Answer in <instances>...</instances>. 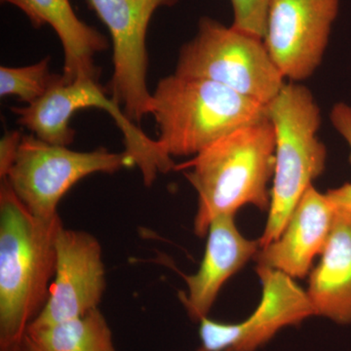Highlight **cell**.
Listing matches in <instances>:
<instances>
[{
    "mask_svg": "<svg viewBox=\"0 0 351 351\" xmlns=\"http://www.w3.org/2000/svg\"><path fill=\"white\" fill-rule=\"evenodd\" d=\"M60 216L38 218L6 180L0 186V351L20 346L45 306L56 274Z\"/></svg>",
    "mask_w": 351,
    "mask_h": 351,
    "instance_id": "cell-1",
    "label": "cell"
},
{
    "mask_svg": "<svg viewBox=\"0 0 351 351\" xmlns=\"http://www.w3.org/2000/svg\"><path fill=\"white\" fill-rule=\"evenodd\" d=\"M276 165V132L269 117L219 138L186 162L176 165L197 193L193 230L205 237L210 223L253 205L269 211Z\"/></svg>",
    "mask_w": 351,
    "mask_h": 351,
    "instance_id": "cell-2",
    "label": "cell"
},
{
    "mask_svg": "<svg viewBox=\"0 0 351 351\" xmlns=\"http://www.w3.org/2000/svg\"><path fill=\"white\" fill-rule=\"evenodd\" d=\"M152 95L157 142L171 157H193L219 138L267 117L265 106L204 78L174 73L159 80Z\"/></svg>",
    "mask_w": 351,
    "mask_h": 351,
    "instance_id": "cell-3",
    "label": "cell"
},
{
    "mask_svg": "<svg viewBox=\"0 0 351 351\" xmlns=\"http://www.w3.org/2000/svg\"><path fill=\"white\" fill-rule=\"evenodd\" d=\"M265 108L276 132V165L261 248L280 235L302 196L324 172L327 160L326 147L318 138L320 108L309 89L299 82L285 83Z\"/></svg>",
    "mask_w": 351,
    "mask_h": 351,
    "instance_id": "cell-4",
    "label": "cell"
},
{
    "mask_svg": "<svg viewBox=\"0 0 351 351\" xmlns=\"http://www.w3.org/2000/svg\"><path fill=\"white\" fill-rule=\"evenodd\" d=\"M175 75L204 78L267 106L285 78L263 39L202 17L193 39L180 50Z\"/></svg>",
    "mask_w": 351,
    "mask_h": 351,
    "instance_id": "cell-5",
    "label": "cell"
},
{
    "mask_svg": "<svg viewBox=\"0 0 351 351\" xmlns=\"http://www.w3.org/2000/svg\"><path fill=\"white\" fill-rule=\"evenodd\" d=\"M134 166L125 151L112 152L99 147L92 152H75L27 135L23 136L5 180L32 215L49 219L59 216L60 201L76 182L95 173L113 174Z\"/></svg>",
    "mask_w": 351,
    "mask_h": 351,
    "instance_id": "cell-6",
    "label": "cell"
},
{
    "mask_svg": "<svg viewBox=\"0 0 351 351\" xmlns=\"http://www.w3.org/2000/svg\"><path fill=\"white\" fill-rule=\"evenodd\" d=\"M179 0H86L107 27L112 41V99L135 124L152 113L147 83V32L157 9Z\"/></svg>",
    "mask_w": 351,
    "mask_h": 351,
    "instance_id": "cell-7",
    "label": "cell"
},
{
    "mask_svg": "<svg viewBox=\"0 0 351 351\" xmlns=\"http://www.w3.org/2000/svg\"><path fill=\"white\" fill-rule=\"evenodd\" d=\"M96 108L107 112L123 134L125 151L138 163L149 160L156 152L152 140L127 119L123 110L108 98L99 80H77L64 82L63 75H55L46 93L25 107H12L17 122L43 142L56 145L73 144L75 131L69 126L71 117L84 108Z\"/></svg>",
    "mask_w": 351,
    "mask_h": 351,
    "instance_id": "cell-8",
    "label": "cell"
},
{
    "mask_svg": "<svg viewBox=\"0 0 351 351\" xmlns=\"http://www.w3.org/2000/svg\"><path fill=\"white\" fill-rule=\"evenodd\" d=\"M339 0H270L263 43L285 80H306L320 66Z\"/></svg>",
    "mask_w": 351,
    "mask_h": 351,
    "instance_id": "cell-9",
    "label": "cell"
},
{
    "mask_svg": "<svg viewBox=\"0 0 351 351\" xmlns=\"http://www.w3.org/2000/svg\"><path fill=\"white\" fill-rule=\"evenodd\" d=\"M57 265L49 298L29 326L55 324L99 308L107 288L99 240L64 226L56 240Z\"/></svg>",
    "mask_w": 351,
    "mask_h": 351,
    "instance_id": "cell-10",
    "label": "cell"
},
{
    "mask_svg": "<svg viewBox=\"0 0 351 351\" xmlns=\"http://www.w3.org/2000/svg\"><path fill=\"white\" fill-rule=\"evenodd\" d=\"M339 209L327 193L313 186L298 202L285 228L276 240L261 248L257 265L279 270L292 278H304L320 256L328 240Z\"/></svg>",
    "mask_w": 351,
    "mask_h": 351,
    "instance_id": "cell-11",
    "label": "cell"
},
{
    "mask_svg": "<svg viewBox=\"0 0 351 351\" xmlns=\"http://www.w3.org/2000/svg\"><path fill=\"white\" fill-rule=\"evenodd\" d=\"M206 237L199 269L193 276H184L188 293L180 295L189 317L195 323L208 317L223 284L255 258L261 249L258 239L241 234L232 215L214 219Z\"/></svg>",
    "mask_w": 351,
    "mask_h": 351,
    "instance_id": "cell-12",
    "label": "cell"
},
{
    "mask_svg": "<svg viewBox=\"0 0 351 351\" xmlns=\"http://www.w3.org/2000/svg\"><path fill=\"white\" fill-rule=\"evenodd\" d=\"M262 298L249 317L232 323L234 343L228 351H258L284 328L295 326L315 315L306 291L294 278L270 267H256Z\"/></svg>",
    "mask_w": 351,
    "mask_h": 351,
    "instance_id": "cell-13",
    "label": "cell"
},
{
    "mask_svg": "<svg viewBox=\"0 0 351 351\" xmlns=\"http://www.w3.org/2000/svg\"><path fill=\"white\" fill-rule=\"evenodd\" d=\"M17 7L36 29L50 25L63 45L64 82L99 80L100 69L94 63L97 53L108 49L103 34L76 15L69 0H1Z\"/></svg>",
    "mask_w": 351,
    "mask_h": 351,
    "instance_id": "cell-14",
    "label": "cell"
},
{
    "mask_svg": "<svg viewBox=\"0 0 351 351\" xmlns=\"http://www.w3.org/2000/svg\"><path fill=\"white\" fill-rule=\"evenodd\" d=\"M320 256L306 290L314 313L337 324H351V214L339 210Z\"/></svg>",
    "mask_w": 351,
    "mask_h": 351,
    "instance_id": "cell-15",
    "label": "cell"
},
{
    "mask_svg": "<svg viewBox=\"0 0 351 351\" xmlns=\"http://www.w3.org/2000/svg\"><path fill=\"white\" fill-rule=\"evenodd\" d=\"M23 351H117L112 328L100 308L47 326L27 327Z\"/></svg>",
    "mask_w": 351,
    "mask_h": 351,
    "instance_id": "cell-16",
    "label": "cell"
},
{
    "mask_svg": "<svg viewBox=\"0 0 351 351\" xmlns=\"http://www.w3.org/2000/svg\"><path fill=\"white\" fill-rule=\"evenodd\" d=\"M50 57L38 63L25 66L0 68V96H16L27 105L40 99L46 93L55 75L50 73Z\"/></svg>",
    "mask_w": 351,
    "mask_h": 351,
    "instance_id": "cell-17",
    "label": "cell"
},
{
    "mask_svg": "<svg viewBox=\"0 0 351 351\" xmlns=\"http://www.w3.org/2000/svg\"><path fill=\"white\" fill-rule=\"evenodd\" d=\"M230 3L232 27L263 39L270 0H230Z\"/></svg>",
    "mask_w": 351,
    "mask_h": 351,
    "instance_id": "cell-18",
    "label": "cell"
},
{
    "mask_svg": "<svg viewBox=\"0 0 351 351\" xmlns=\"http://www.w3.org/2000/svg\"><path fill=\"white\" fill-rule=\"evenodd\" d=\"M330 117L332 125L350 145L351 163V107L343 103L337 104L332 108ZM327 195L339 210L351 214V182L343 184L339 188L330 189Z\"/></svg>",
    "mask_w": 351,
    "mask_h": 351,
    "instance_id": "cell-19",
    "label": "cell"
},
{
    "mask_svg": "<svg viewBox=\"0 0 351 351\" xmlns=\"http://www.w3.org/2000/svg\"><path fill=\"white\" fill-rule=\"evenodd\" d=\"M22 138L21 132L12 130L6 131L0 140V179L5 180L10 172L19 151Z\"/></svg>",
    "mask_w": 351,
    "mask_h": 351,
    "instance_id": "cell-20",
    "label": "cell"
},
{
    "mask_svg": "<svg viewBox=\"0 0 351 351\" xmlns=\"http://www.w3.org/2000/svg\"><path fill=\"white\" fill-rule=\"evenodd\" d=\"M8 351H23L22 350V343L20 346H16V348H12V350Z\"/></svg>",
    "mask_w": 351,
    "mask_h": 351,
    "instance_id": "cell-21",
    "label": "cell"
},
{
    "mask_svg": "<svg viewBox=\"0 0 351 351\" xmlns=\"http://www.w3.org/2000/svg\"><path fill=\"white\" fill-rule=\"evenodd\" d=\"M195 351H208L207 350H205L204 348H202V346H200V348H198L197 350Z\"/></svg>",
    "mask_w": 351,
    "mask_h": 351,
    "instance_id": "cell-22",
    "label": "cell"
}]
</instances>
